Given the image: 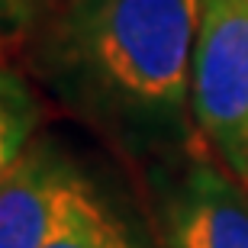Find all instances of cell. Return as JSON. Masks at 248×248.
Here are the masks:
<instances>
[{"instance_id":"6da1fadb","label":"cell","mask_w":248,"mask_h":248,"mask_svg":"<svg viewBox=\"0 0 248 248\" xmlns=\"http://www.w3.org/2000/svg\"><path fill=\"white\" fill-rule=\"evenodd\" d=\"M203 0H58L32 68L62 107L148 168L200 148L193 46Z\"/></svg>"},{"instance_id":"7a4b0ae2","label":"cell","mask_w":248,"mask_h":248,"mask_svg":"<svg viewBox=\"0 0 248 248\" xmlns=\"http://www.w3.org/2000/svg\"><path fill=\"white\" fill-rule=\"evenodd\" d=\"M190 103L200 139L242 181L248 168V0H203Z\"/></svg>"},{"instance_id":"3957f363","label":"cell","mask_w":248,"mask_h":248,"mask_svg":"<svg viewBox=\"0 0 248 248\" xmlns=\"http://www.w3.org/2000/svg\"><path fill=\"white\" fill-rule=\"evenodd\" d=\"M161 248H248V187L200 148L148 168Z\"/></svg>"},{"instance_id":"277c9868","label":"cell","mask_w":248,"mask_h":248,"mask_svg":"<svg viewBox=\"0 0 248 248\" xmlns=\"http://www.w3.org/2000/svg\"><path fill=\"white\" fill-rule=\"evenodd\" d=\"M81 171L52 142H32L0 177V248H42Z\"/></svg>"},{"instance_id":"5b68a950","label":"cell","mask_w":248,"mask_h":248,"mask_svg":"<svg viewBox=\"0 0 248 248\" xmlns=\"http://www.w3.org/2000/svg\"><path fill=\"white\" fill-rule=\"evenodd\" d=\"M42 248H145L136 226L87 174L74 181Z\"/></svg>"},{"instance_id":"8992f818","label":"cell","mask_w":248,"mask_h":248,"mask_svg":"<svg viewBox=\"0 0 248 248\" xmlns=\"http://www.w3.org/2000/svg\"><path fill=\"white\" fill-rule=\"evenodd\" d=\"M39 100L13 68L0 62V177L26 155L39 129Z\"/></svg>"},{"instance_id":"52a82bcc","label":"cell","mask_w":248,"mask_h":248,"mask_svg":"<svg viewBox=\"0 0 248 248\" xmlns=\"http://www.w3.org/2000/svg\"><path fill=\"white\" fill-rule=\"evenodd\" d=\"M58 0H0V62L32 46Z\"/></svg>"},{"instance_id":"ba28073f","label":"cell","mask_w":248,"mask_h":248,"mask_svg":"<svg viewBox=\"0 0 248 248\" xmlns=\"http://www.w3.org/2000/svg\"><path fill=\"white\" fill-rule=\"evenodd\" d=\"M242 184H245V187H248V168H245V174H242Z\"/></svg>"}]
</instances>
